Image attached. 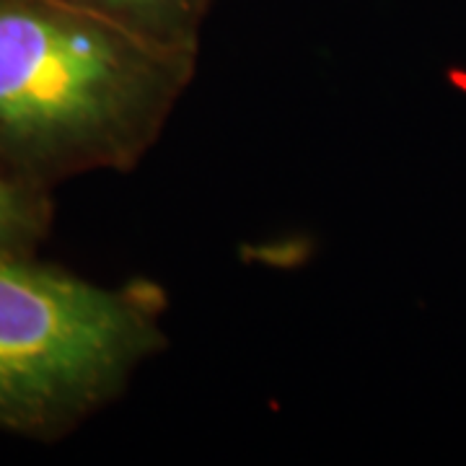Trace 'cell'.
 Here are the masks:
<instances>
[{"instance_id": "obj_3", "label": "cell", "mask_w": 466, "mask_h": 466, "mask_svg": "<svg viewBox=\"0 0 466 466\" xmlns=\"http://www.w3.org/2000/svg\"><path fill=\"white\" fill-rule=\"evenodd\" d=\"M168 50H200V34L213 0H66Z\"/></svg>"}, {"instance_id": "obj_2", "label": "cell", "mask_w": 466, "mask_h": 466, "mask_svg": "<svg viewBox=\"0 0 466 466\" xmlns=\"http://www.w3.org/2000/svg\"><path fill=\"white\" fill-rule=\"evenodd\" d=\"M164 311L148 280L106 288L34 254H0V431H76L167 345Z\"/></svg>"}, {"instance_id": "obj_4", "label": "cell", "mask_w": 466, "mask_h": 466, "mask_svg": "<svg viewBox=\"0 0 466 466\" xmlns=\"http://www.w3.org/2000/svg\"><path fill=\"white\" fill-rule=\"evenodd\" d=\"M50 223V192L0 174V254H34Z\"/></svg>"}, {"instance_id": "obj_1", "label": "cell", "mask_w": 466, "mask_h": 466, "mask_svg": "<svg viewBox=\"0 0 466 466\" xmlns=\"http://www.w3.org/2000/svg\"><path fill=\"white\" fill-rule=\"evenodd\" d=\"M195 67L66 0H0V174L50 192L137 167Z\"/></svg>"}]
</instances>
